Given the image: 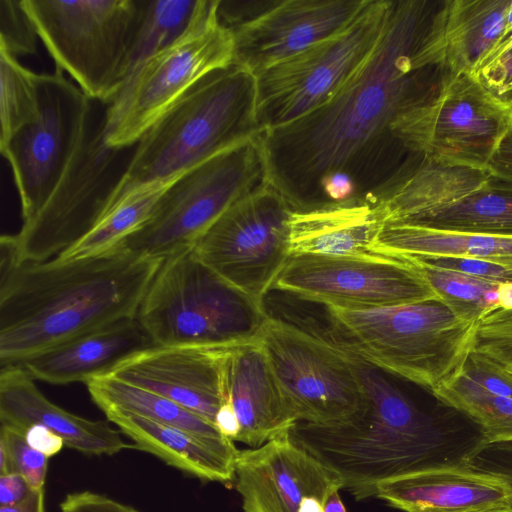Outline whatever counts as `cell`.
Here are the masks:
<instances>
[{
  "instance_id": "f907efd6",
  "label": "cell",
  "mask_w": 512,
  "mask_h": 512,
  "mask_svg": "<svg viewBox=\"0 0 512 512\" xmlns=\"http://www.w3.org/2000/svg\"><path fill=\"white\" fill-rule=\"evenodd\" d=\"M511 110H512V107H511Z\"/></svg>"
},
{
  "instance_id": "60d3db41",
  "label": "cell",
  "mask_w": 512,
  "mask_h": 512,
  "mask_svg": "<svg viewBox=\"0 0 512 512\" xmlns=\"http://www.w3.org/2000/svg\"><path fill=\"white\" fill-rule=\"evenodd\" d=\"M59 507L61 512H140L128 504L90 490L67 494Z\"/></svg>"
},
{
  "instance_id": "ba28073f",
  "label": "cell",
  "mask_w": 512,
  "mask_h": 512,
  "mask_svg": "<svg viewBox=\"0 0 512 512\" xmlns=\"http://www.w3.org/2000/svg\"><path fill=\"white\" fill-rule=\"evenodd\" d=\"M219 0H199L185 31L141 63L105 112V140L133 147L194 84L234 62V36L220 23Z\"/></svg>"
},
{
  "instance_id": "6da1fadb",
  "label": "cell",
  "mask_w": 512,
  "mask_h": 512,
  "mask_svg": "<svg viewBox=\"0 0 512 512\" xmlns=\"http://www.w3.org/2000/svg\"><path fill=\"white\" fill-rule=\"evenodd\" d=\"M447 0H400L376 49L326 104L260 134L266 184L295 210L380 198L422 161L393 124L431 105L454 76L446 58Z\"/></svg>"
},
{
  "instance_id": "52a82bcc",
  "label": "cell",
  "mask_w": 512,
  "mask_h": 512,
  "mask_svg": "<svg viewBox=\"0 0 512 512\" xmlns=\"http://www.w3.org/2000/svg\"><path fill=\"white\" fill-rule=\"evenodd\" d=\"M54 60L93 101L109 106L130 70L140 0H22Z\"/></svg>"
},
{
  "instance_id": "836d02e7",
  "label": "cell",
  "mask_w": 512,
  "mask_h": 512,
  "mask_svg": "<svg viewBox=\"0 0 512 512\" xmlns=\"http://www.w3.org/2000/svg\"><path fill=\"white\" fill-rule=\"evenodd\" d=\"M38 74L0 51V148L39 114Z\"/></svg>"
},
{
  "instance_id": "d6a6232c",
  "label": "cell",
  "mask_w": 512,
  "mask_h": 512,
  "mask_svg": "<svg viewBox=\"0 0 512 512\" xmlns=\"http://www.w3.org/2000/svg\"><path fill=\"white\" fill-rule=\"evenodd\" d=\"M199 0H140L128 76L177 39L191 22ZM128 78V77H127Z\"/></svg>"
},
{
  "instance_id": "7402d4cb",
  "label": "cell",
  "mask_w": 512,
  "mask_h": 512,
  "mask_svg": "<svg viewBox=\"0 0 512 512\" xmlns=\"http://www.w3.org/2000/svg\"><path fill=\"white\" fill-rule=\"evenodd\" d=\"M156 347L136 317L89 331L13 365L52 385L87 384L126 359Z\"/></svg>"
},
{
  "instance_id": "4fadbf2b",
  "label": "cell",
  "mask_w": 512,
  "mask_h": 512,
  "mask_svg": "<svg viewBox=\"0 0 512 512\" xmlns=\"http://www.w3.org/2000/svg\"><path fill=\"white\" fill-rule=\"evenodd\" d=\"M37 88V119L0 148L12 169L22 222L36 215L70 170L99 105L58 69L38 74Z\"/></svg>"
},
{
  "instance_id": "d4e9b609",
  "label": "cell",
  "mask_w": 512,
  "mask_h": 512,
  "mask_svg": "<svg viewBox=\"0 0 512 512\" xmlns=\"http://www.w3.org/2000/svg\"><path fill=\"white\" fill-rule=\"evenodd\" d=\"M102 412L132 441L134 449L150 453L201 480L226 483L235 478L239 450L230 439H205L119 409L108 408Z\"/></svg>"
},
{
  "instance_id": "5b68a950",
  "label": "cell",
  "mask_w": 512,
  "mask_h": 512,
  "mask_svg": "<svg viewBox=\"0 0 512 512\" xmlns=\"http://www.w3.org/2000/svg\"><path fill=\"white\" fill-rule=\"evenodd\" d=\"M325 308L335 344L432 394L461 375L475 348L479 322L458 316L440 298L375 309Z\"/></svg>"
},
{
  "instance_id": "277c9868",
  "label": "cell",
  "mask_w": 512,
  "mask_h": 512,
  "mask_svg": "<svg viewBox=\"0 0 512 512\" xmlns=\"http://www.w3.org/2000/svg\"><path fill=\"white\" fill-rule=\"evenodd\" d=\"M260 134L256 77L236 64L215 70L185 92L136 143L114 205L138 187L176 178Z\"/></svg>"
},
{
  "instance_id": "d590c367",
  "label": "cell",
  "mask_w": 512,
  "mask_h": 512,
  "mask_svg": "<svg viewBox=\"0 0 512 512\" xmlns=\"http://www.w3.org/2000/svg\"><path fill=\"white\" fill-rule=\"evenodd\" d=\"M474 351L512 372V308L493 310L480 319Z\"/></svg>"
},
{
  "instance_id": "e575fe53",
  "label": "cell",
  "mask_w": 512,
  "mask_h": 512,
  "mask_svg": "<svg viewBox=\"0 0 512 512\" xmlns=\"http://www.w3.org/2000/svg\"><path fill=\"white\" fill-rule=\"evenodd\" d=\"M38 38L22 0H0V51L15 58L36 55Z\"/></svg>"
},
{
  "instance_id": "e0dca14e",
  "label": "cell",
  "mask_w": 512,
  "mask_h": 512,
  "mask_svg": "<svg viewBox=\"0 0 512 512\" xmlns=\"http://www.w3.org/2000/svg\"><path fill=\"white\" fill-rule=\"evenodd\" d=\"M512 121V110L472 74L453 76L430 106L393 125L400 144L418 159L487 168Z\"/></svg>"
},
{
  "instance_id": "30bf717a",
  "label": "cell",
  "mask_w": 512,
  "mask_h": 512,
  "mask_svg": "<svg viewBox=\"0 0 512 512\" xmlns=\"http://www.w3.org/2000/svg\"><path fill=\"white\" fill-rule=\"evenodd\" d=\"M394 5L393 0H368L343 31L258 74L256 116L261 133L330 101L372 55Z\"/></svg>"
},
{
  "instance_id": "f1b7e54d",
  "label": "cell",
  "mask_w": 512,
  "mask_h": 512,
  "mask_svg": "<svg viewBox=\"0 0 512 512\" xmlns=\"http://www.w3.org/2000/svg\"><path fill=\"white\" fill-rule=\"evenodd\" d=\"M92 401L102 411L113 408L170 425L199 437L222 441L228 439L205 418L159 394L108 375L86 384Z\"/></svg>"
},
{
  "instance_id": "ac0fdd59",
  "label": "cell",
  "mask_w": 512,
  "mask_h": 512,
  "mask_svg": "<svg viewBox=\"0 0 512 512\" xmlns=\"http://www.w3.org/2000/svg\"><path fill=\"white\" fill-rule=\"evenodd\" d=\"M368 0H287L231 29L234 62L255 77L343 31Z\"/></svg>"
},
{
  "instance_id": "f546056e",
  "label": "cell",
  "mask_w": 512,
  "mask_h": 512,
  "mask_svg": "<svg viewBox=\"0 0 512 512\" xmlns=\"http://www.w3.org/2000/svg\"><path fill=\"white\" fill-rule=\"evenodd\" d=\"M178 177L150 183L124 195L86 235L54 259L71 261L115 249L150 218L160 197Z\"/></svg>"
},
{
  "instance_id": "3957f363",
  "label": "cell",
  "mask_w": 512,
  "mask_h": 512,
  "mask_svg": "<svg viewBox=\"0 0 512 512\" xmlns=\"http://www.w3.org/2000/svg\"><path fill=\"white\" fill-rule=\"evenodd\" d=\"M354 358L366 395L362 409L338 424L298 422L290 434L360 500L374 497L376 487L387 480L438 466L444 434L435 419L380 370Z\"/></svg>"
},
{
  "instance_id": "7bdbcfd3",
  "label": "cell",
  "mask_w": 512,
  "mask_h": 512,
  "mask_svg": "<svg viewBox=\"0 0 512 512\" xmlns=\"http://www.w3.org/2000/svg\"><path fill=\"white\" fill-rule=\"evenodd\" d=\"M27 443L47 458L59 453L65 446L61 437L42 425H31L24 431Z\"/></svg>"
},
{
  "instance_id": "603a6c76",
  "label": "cell",
  "mask_w": 512,
  "mask_h": 512,
  "mask_svg": "<svg viewBox=\"0 0 512 512\" xmlns=\"http://www.w3.org/2000/svg\"><path fill=\"white\" fill-rule=\"evenodd\" d=\"M34 381L18 366L0 368V424L23 432L31 425L45 426L65 447L87 456H112L132 448L108 420H90L61 408Z\"/></svg>"
},
{
  "instance_id": "44dd1931",
  "label": "cell",
  "mask_w": 512,
  "mask_h": 512,
  "mask_svg": "<svg viewBox=\"0 0 512 512\" xmlns=\"http://www.w3.org/2000/svg\"><path fill=\"white\" fill-rule=\"evenodd\" d=\"M225 378L240 425L235 441L257 448L298 423L258 337L228 347Z\"/></svg>"
},
{
  "instance_id": "7a4b0ae2",
  "label": "cell",
  "mask_w": 512,
  "mask_h": 512,
  "mask_svg": "<svg viewBox=\"0 0 512 512\" xmlns=\"http://www.w3.org/2000/svg\"><path fill=\"white\" fill-rule=\"evenodd\" d=\"M0 247V368L136 317L163 261L118 246L71 261L18 262Z\"/></svg>"
},
{
  "instance_id": "cb8c5ba5",
  "label": "cell",
  "mask_w": 512,
  "mask_h": 512,
  "mask_svg": "<svg viewBox=\"0 0 512 512\" xmlns=\"http://www.w3.org/2000/svg\"><path fill=\"white\" fill-rule=\"evenodd\" d=\"M374 497L405 512H465L512 504V485L499 473L438 465L387 480Z\"/></svg>"
},
{
  "instance_id": "8d00e7d4",
  "label": "cell",
  "mask_w": 512,
  "mask_h": 512,
  "mask_svg": "<svg viewBox=\"0 0 512 512\" xmlns=\"http://www.w3.org/2000/svg\"><path fill=\"white\" fill-rule=\"evenodd\" d=\"M0 446L8 452L14 472L21 474L32 490L44 488L49 458L27 443L23 431L0 424Z\"/></svg>"
},
{
  "instance_id": "681fc988",
  "label": "cell",
  "mask_w": 512,
  "mask_h": 512,
  "mask_svg": "<svg viewBox=\"0 0 512 512\" xmlns=\"http://www.w3.org/2000/svg\"><path fill=\"white\" fill-rule=\"evenodd\" d=\"M503 475L512 485V473L509 474H501Z\"/></svg>"
},
{
  "instance_id": "d6986e66",
  "label": "cell",
  "mask_w": 512,
  "mask_h": 512,
  "mask_svg": "<svg viewBox=\"0 0 512 512\" xmlns=\"http://www.w3.org/2000/svg\"><path fill=\"white\" fill-rule=\"evenodd\" d=\"M290 430L260 447L239 450L235 478L244 512H299L305 498H326L343 489L340 476L297 443Z\"/></svg>"
},
{
  "instance_id": "ee69618b",
  "label": "cell",
  "mask_w": 512,
  "mask_h": 512,
  "mask_svg": "<svg viewBox=\"0 0 512 512\" xmlns=\"http://www.w3.org/2000/svg\"><path fill=\"white\" fill-rule=\"evenodd\" d=\"M31 490L26 479L19 473L0 475V506L20 502Z\"/></svg>"
},
{
  "instance_id": "74e56055",
  "label": "cell",
  "mask_w": 512,
  "mask_h": 512,
  "mask_svg": "<svg viewBox=\"0 0 512 512\" xmlns=\"http://www.w3.org/2000/svg\"><path fill=\"white\" fill-rule=\"evenodd\" d=\"M497 100L512 107V36L499 43L473 74Z\"/></svg>"
},
{
  "instance_id": "f6af8a7d",
  "label": "cell",
  "mask_w": 512,
  "mask_h": 512,
  "mask_svg": "<svg viewBox=\"0 0 512 512\" xmlns=\"http://www.w3.org/2000/svg\"><path fill=\"white\" fill-rule=\"evenodd\" d=\"M215 426L222 435L232 441L236 440L240 432V425L229 400L219 408L215 417Z\"/></svg>"
},
{
  "instance_id": "9a60e30c",
  "label": "cell",
  "mask_w": 512,
  "mask_h": 512,
  "mask_svg": "<svg viewBox=\"0 0 512 512\" xmlns=\"http://www.w3.org/2000/svg\"><path fill=\"white\" fill-rule=\"evenodd\" d=\"M295 209L269 185L231 205L194 247L200 259L259 305L291 257Z\"/></svg>"
},
{
  "instance_id": "1f68e13d",
  "label": "cell",
  "mask_w": 512,
  "mask_h": 512,
  "mask_svg": "<svg viewBox=\"0 0 512 512\" xmlns=\"http://www.w3.org/2000/svg\"><path fill=\"white\" fill-rule=\"evenodd\" d=\"M433 395L476 422L485 444L512 442V398L489 393L461 375Z\"/></svg>"
},
{
  "instance_id": "9c48e42d",
  "label": "cell",
  "mask_w": 512,
  "mask_h": 512,
  "mask_svg": "<svg viewBox=\"0 0 512 512\" xmlns=\"http://www.w3.org/2000/svg\"><path fill=\"white\" fill-rule=\"evenodd\" d=\"M263 185L266 164L259 135L178 177L150 218L118 246L159 260L194 248L231 205Z\"/></svg>"
},
{
  "instance_id": "ab89813d",
  "label": "cell",
  "mask_w": 512,
  "mask_h": 512,
  "mask_svg": "<svg viewBox=\"0 0 512 512\" xmlns=\"http://www.w3.org/2000/svg\"><path fill=\"white\" fill-rule=\"evenodd\" d=\"M411 257L429 265L490 281L502 283L512 282L511 270L499 264L477 258L431 255H412Z\"/></svg>"
},
{
  "instance_id": "4316f807",
  "label": "cell",
  "mask_w": 512,
  "mask_h": 512,
  "mask_svg": "<svg viewBox=\"0 0 512 512\" xmlns=\"http://www.w3.org/2000/svg\"><path fill=\"white\" fill-rule=\"evenodd\" d=\"M372 251L387 255L471 257L512 271V237L451 232L404 223H385Z\"/></svg>"
},
{
  "instance_id": "7c38bea8",
  "label": "cell",
  "mask_w": 512,
  "mask_h": 512,
  "mask_svg": "<svg viewBox=\"0 0 512 512\" xmlns=\"http://www.w3.org/2000/svg\"><path fill=\"white\" fill-rule=\"evenodd\" d=\"M380 201L386 223L512 237V185L487 168L423 158Z\"/></svg>"
},
{
  "instance_id": "ffe728a7",
  "label": "cell",
  "mask_w": 512,
  "mask_h": 512,
  "mask_svg": "<svg viewBox=\"0 0 512 512\" xmlns=\"http://www.w3.org/2000/svg\"><path fill=\"white\" fill-rule=\"evenodd\" d=\"M228 347H153L119 364L110 374L159 394L215 425L227 398Z\"/></svg>"
},
{
  "instance_id": "5bb4252c",
  "label": "cell",
  "mask_w": 512,
  "mask_h": 512,
  "mask_svg": "<svg viewBox=\"0 0 512 512\" xmlns=\"http://www.w3.org/2000/svg\"><path fill=\"white\" fill-rule=\"evenodd\" d=\"M258 338L298 422L338 424L364 406L355 358L334 342L270 315Z\"/></svg>"
},
{
  "instance_id": "484cf974",
  "label": "cell",
  "mask_w": 512,
  "mask_h": 512,
  "mask_svg": "<svg viewBox=\"0 0 512 512\" xmlns=\"http://www.w3.org/2000/svg\"><path fill=\"white\" fill-rule=\"evenodd\" d=\"M386 223L379 198L294 210L289 220L290 255H361Z\"/></svg>"
},
{
  "instance_id": "b9f144b4",
  "label": "cell",
  "mask_w": 512,
  "mask_h": 512,
  "mask_svg": "<svg viewBox=\"0 0 512 512\" xmlns=\"http://www.w3.org/2000/svg\"><path fill=\"white\" fill-rule=\"evenodd\" d=\"M487 169L494 176L512 185V121L491 157Z\"/></svg>"
},
{
  "instance_id": "c3c4849f",
  "label": "cell",
  "mask_w": 512,
  "mask_h": 512,
  "mask_svg": "<svg viewBox=\"0 0 512 512\" xmlns=\"http://www.w3.org/2000/svg\"><path fill=\"white\" fill-rule=\"evenodd\" d=\"M465 512H512V504H494Z\"/></svg>"
},
{
  "instance_id": "8fae6325",
  "label": "cell",
  "mask_w": 512,
  "mask_h": 512,
  "mask_svg": "<svg viewBox=\"0 0 512 512\" xmlns=\"http://www.w3.org/2000/svg\"><path fill=\"white\" fill-rule=\"evenodd\" d=\"M101 103H99L100 105ZM98 105V106H99ZM97 108L90 132L68 173L43 207L4 244L18 262L56 258L86 235L113 207L134 147L105 140V112Z\"/></svg>"
},
{
  "instance_id": "7dc6e473",
  "label": "cell",
  "mask_w": 512,
  "mask_h": 512,
  "mask_svg": "<svg viewBox=\"0 0 512 512\" xmlns=\"http://www.w3.org/2000/svg\"><path fill=\"white\" fill-rule=\"evenodd\" d=\"M324 512H346L345 506L339 496V490L331 492L324 502Z\"/></svg>"
},
{
  "instance_id": "4dcf8cb0",
  "label": "cell",
  "mask_w": 512,
  "mask_h": 512,
  "mask_svg": "<svg viewBox=\"0 0 512 512\" xmlns=\"http://www.w3.org/2000/svg\"><path fill=\"white\" fill-rule=\"evenodd\" d=\"M408 257L418 265L440 299L464 319L479 322L493 310L512 308V282L490 281Z\"/></svg>"
},
{
  "instance_id": "bcb514c9",
  "label": "cell",
  "mask_w": 512,
  "mask_h": 512,
  "mask_svg": "<svg viewBox=\"0 0 512 512\" xmlns=\"http://www.w3.org/2000/svg\"><path fill=\"white\" fill-rule=\"evenodd\" d=\"M0 512H46L44 488L31 490L23 500L16 504L0 506Z\"/></svg>"
},
{
  "instance_id": "83f0119b",
  "label": "cell",
  "mask_w": 512,
  "mask_h": 512,
  "mask_svg": "<svg viewBox=\"0 0 512 512\" xmlns=\"http://www.w3.org/2000/svg\"><path fill=\"white\" fill-rule=\"evenodd\" d=\"M511 0H448L446 58L451 73L474 74L499 42Z\"/></svg>"
},
{
  "instance_id": "f35d334b",
  "label": "cell",
  "mask_w": 512,
  "mask_h": 512,
  "mask_svg": "<svg viewBox=\"0 0 512 512\" xmlns=\"http://www.w3.org/2000/svg\"><path fill=\"white\" fill-rule=\"evenodd\" d=\"M461 376L489 393L512 398V372L474 350Z\"/></svg>"
},
{
  "instance_id": "8992f818",
  "label": "cell",
  "mask_w": 512,
  "mask_h": 512,
  "mask_svg": "<svg viewBox=\"0 0 512 512\" xmlns=\"http://www.w3.org/2000/svg\"><path fill=\"white\" fill-rule=\"evenodd\" d=\"M263 305L233 287L195 252L165 258L137 313L156 347H231L259 336Z\"/></svg>"
},
{
  "instance_id": "2e32d148",
  "label": "cell",
  "mask_w": 512,
  "mask_h": 512,
  "mask_svg": "<svg viewBox=\"0 0 512 512\" xmlns=\"http://www.w3.org/2000/svg\"><path fill=\"white\" fill-rule=\"evenodd\" d=\"M272 290L325 307L375 309L440 298L408 256L294 255Z\"/></svg>"
}]
</instances>
